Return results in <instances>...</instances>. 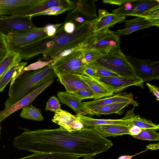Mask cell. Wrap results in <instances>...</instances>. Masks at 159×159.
Wrapping results in <instances>:
<instances>
[{
	"mask_svg": "<svg viewBox=\"0 0 159 159\" xmlns=\"http://www.w3.org/2000/svg\"><path fill=\"white\" fill-rule=\"evenodd\" d=\"M157 6H159V0H138L135 7L128 16L141 17L150 10Z\"/></svg>",
	"mask_w": 159,
	"mask_h": 159,
	"instance_id": "25",
	"label": "cell"
},
{
	"mask_svg": "<svg viewBox=\"0 0 159 159\" xmlns=\"http://www.w3.org/2000/svg\"><path fill=\"white\" fill-rule=\"evenodd\" d=\"M61 104L58 98L53 96L48 101L45 110L55 112L61 109Z\"/></svg>",
	"mask_w": 159,
	"mask_h": 159,
	"instance_id": "38",
	"label": "cell"
},
{
	"mask_svg": "<svg viewBox=\"0 0 159 159\" xmlns=\"http://www.w3.org/2000/svg\"><path fill=\"white\" fill-rule=\"evenodd\" d=\"M120 48L119 36L107 29L93 33L84 49H94L106 53Z\"/></svg>",
	"mask_w": 159,
	"mask_h": 159,
	"instance_id": "6",
	"label": "cell"
},
{
	"mask_svg": "<svg viewBox=\"0 0 159 159\" xmlns=\"http://www.w3.org/2000/svg\"><path fill=\"white\" fill-rule=\"evenodd\" d=\"M30 16H0V33L6 36L29 31L36 28Z\"/></svg>",
	"mask_w": 159,
	"mask_h": 159,
	"instance_id": "8",
	"label": "cell"
},
{
	"mask_svg": "<svg viewBox=\"0 0 159 159\" xmlns=\"http://www.w3.org/2000/svg\"><path fill=\"white\" fill-rule=\"evenodd\" d=\"M75 7L74 1H70L69 3L63 6H57L50 7L41 12L34 15L33 17L43 15H57L69 10H72Z\"/></svg>",
	"mask_w": 159,
	"mask_h": 159,
	"instance_id": "28",
	"label": "cell"
},
{
	"mask_svg": "<svg viewBox=\"0 0 159 159\" xmlns=\"http://www.w3.org/2000/svg\"><path fill=\"white\" fill-rule=\"evenodd\" d=\"M57 95L61 102L70 107L77 114L83 115L82 100L66 92H58Z\"/></svg>",
	"mask_w": 159,
	"mask_h": 159,
	"instance_id": "22",
	"label": "cell"
},
{
	"mask_svg": "<svg viewBox=\"0 0 159 159\" xmlns=\"http://www.w3.org/2000/svg\"><path fill=\"white\" fill-rule=\"evenodd\" d=\"M89 66L93 67L95 69L96 74L95 78L119 76L115 73L102 67L96 66Z\"/></svg>",
	"mask_w": 159,
	"mask_h": 159,
	"instance_id": "37",
	"label": "cell"
},
{
	"mask_svg": "<svg viewBox=\"0 0 159 159\" xmlns=\"http://www.w3.org/2000/svg\"><path fill=\"white\" fill-rule=\"evenodd\" d=\"M130 127L129 126L110 125H97L93 127L101 135L106 138L129 135Z\"/></svg>",
	"mask_w": 159,
	"mask_h": 159,
	"instance_id": "19",
	"label": "cell"
},
{
	"mask_svg": "<svg viewBox=\"0 0 159 159\" xmlns=\"http://www.w3.org/2000/svg\"><path fill=\"white\" fill-rule=\"evenodd\" d=\"M98 12V16L97 17L93 33L112 27L115 24L123 22L125 19V16L111 14L105 10L100 9Z\"/></svg>",
	"mask_w": 159,
	"mask_h": 159,
	"instance_id": "16",
	"label": "cell"
},
{
	"mask_svg": "<svg viewBox=\"0 0 159 159\" xmlns=\"http://www.w3.org/2000/svg\"><path fill=\"white\" fill-rule=\"evenodd\" d=\"M125 28L113 32L120 36L129 34L134 32L141 29L156 26L155 24L149 20L144 17H138L134 19L125 21Z\"/></svg>",
	"mask_w": 159,
	"mask_h": 159,
	"instance_id": "18",
	"label": "cell"
},
{
	"mask_svg": "<svg viewBox=\"0 0 159 159\" xmlns=\"http://www.w3.org/2000/svg\"><path fill=\"white\" fill-rule=\"evenodd\" d=\"M95 0H80L74 1L75 7L78 11L89 20L97 16Z\"/></svg>",
	"mask_w": 159,
	"mask_h": 159,
	"instance_id": "21",
	"label": "cell"
},
{
	"mask_svg": "<svg viewBox=\"0 0 159 159\" xmlns=\"http://www.w3.org/2000/svg\"><path fill=\"white\" fill-rule=\"evenodd\" d=\"M80 156L56 153L34 152L30 155L18 159H79Z\"/></svg>",
	"mask_w": 159,
	"mask_h": 159,
	"instance_id": "26",
	"label": "cell"
},
{
	"mask_svg": "<svg viewBox=\"0 0 159 159\" xmlns=\"http://www.w3.org/2000/svg\"><path fill=\"white\" fill-rule=\"evenodd\" d=\"M80 76L92 91L94 100L113 95L112 87L97 79L85 75Z\"/></svg>",
	"mask_w": 159,
	"mask_h": 159,
	"instance_id": "15",
	"label": "cell"
},
{
	"mask_svg": "<svg viewBox=\"0 0 159 159\" xmlns=\"http://www.w3.org/2000/svg\"><path fill=\"white\" fill-rule=\"evenodd\" d=\"M85 75L95 78L96 76V74L95 69L93 67L88 65L85 71Z\"/></svg>",
	"mask_w": 159,
	"mask_h": 159,
	"instance_id": "44",
	"label": "cell"
},
{
	"mask_svg": "<svg viewBox=\"0 0 159 159\" xmlns=\"http://www.w3.org/2000/svg\"><path fill=\"white\" fill-rule=\"evenodd\" d=\"M77 119L76 115H73L61 109L55 112L52 121L70 131V125L72 122Z\"/></svg>",
	"mask_w": 159,
	"mask_h": 159,
	"instance_id": "24",
	"label": "cell"
},
{
	"mask_svg": "<svg viewBox=\"0 0 159 159\" xmlns=\"http://www.w3.org/2000/svg\"><path fill=\"white\" fill-rule=\"evenodd\" d=\"M20 115L23 118L35 121H41L43 120L40 110L31 104L23 108Z\"/></svg>",
	"mask_w": 159,
	"mask_h": 159,
	"instance_id": "29",
	"label": "cell"
},
{
	"mask_svg": "<svg viewBox=\"0 0 159 159\" xmlns=\"http://www.w3.org/2000/svg\"><path fill=\"white\" fill-rule=\"evenodd\" d=\"M52 79L43 84L8 108L0 111V123L14 112L29 105L36 98L53 82Z\"/></svg>",
	"mask_w": 159,
	"mask_h": 159,
	"instance_id": "11",
	"label": "cell"
},
{
	"mask_svg": "<svg viewBox=\"0 0 159 159\" xmlns=\"http://www.w3.org/2000/svg\"><path fill=\"white\" fill-rule=\"evenodd\" d=\"M134 108L129 110L125 116L119 119H99L92 118L80 114L76 116L78 119L86 127H92L94 126L103 125H120L130 126Z\"/></svg>",
	"mask_w": 159,
	"mask_h": 159,
	"instance_id": "12",
	"label": "cell"
},
{
	"mask_svg": "<svg viewBox=\"0 0 159 159\" xmlns=\"http://www.w3.org/2000/svg\"><path fill=\"white\" fill-rule=\"evenodd\" d=\"M70 2L69 0H48L47 2L33 9L27 13L25 16L32 17L35 14L41 12L50 7L57 6H63Z\"/></svg>",
	"mask_w": 159,
	"mask_h": 159,
	"instance_id": "30",
	"label": "cell"
},
{
	"mask_svg": "<svg viewBox=\"0 0 159 159\" xmlns=\"http://www.w3.org/2000/svg\"><path fill=\"white\" fill-rule=\"evenodd\" d=\"M48 0H0V16H23Z\"/></svg>",
	"mask_w": 159,
	"mask_h": 159,
	"instance_id": "7",
	"label": "cell"
},
{
	"mask_svg": "<svg viewBox=\"0 0 159 159\" xmlns=\"http://www.w3.org/2000/svg\"><path fill=\"white\" fill-rule=\"evenodd\" d=\"M83 157V159H95L93 156H86Z\"/></svg>",
	"mask_w": 159,
	"mask_h": 159,
	"instance_id": "48",
	"label": "cell"
},
{
	"mask_svg": "<svg viewBox=\"0 0 159 159\" xmlns=\"http://www.w3.org/2000/svg\"><path fill=\"white\" fill-rule=\"evenodd\" d=\"M132 104L130 102H123L111 104L99 107L88 111L86 115L90 116L101 114L108 115L118 114L120 115L124 109L127 106Z\"/></svg>",
	"mask_w": 159,
	"mask_h": 159,
	"instance_id": "20",
	"label": "cell"
},
{
	"mask_svg": "<svg viewBox=\"0 0 159 159\" xmlns=\"http://www.w3.org/2000/svg\"><path fill=\"white\" fill-rule=\"evenodd\" d=\"M43 68L25 71L11 80L9 97L4 103L6 109L47 82L57 77L53 66L57 60Z\"/></svg>",
	"mask_w": 159,
	"mask_h": 159,
	"instance_id": "3",
	"label": "cell"
},
{
	"mask_svg": "<svg viewBox=\"0 0 159 159\" xmlns=\"http://www.w3.org/2000/svg\"><path fill=\"white\" fill-rule=\"evenodd\" d=\"M88 65L83 49H80L57 60L53 69L57 76L68 74L82 76L85 75V71Z\"/></svg>",
	"mask_w": 159,
	"mask_h": 159,
	"instance_id": "5",
	"label": "cell"
},
{
	"mask_svg": "<svg viewBox=\"0 0 159 159\" xmlns=\"http://www.w3.org/2000/svg\"><path fill=\"white\" fill-rule=\"evenodd\" d=\"M142 129L136 125L130 126L129 130V135L132 137L139 135L141 132Z\"/></svg>",
	"mask_w": 159,
	"mask_h": 159,
	"instance_id": "43",
	"label": "cell"
},
{
	"mask_svg": "<svg viewBox=\"0 0 159 159\" xmlns=\"http://www.w3.org/2000/svg\"><path fill=\"white\" fill-rule=\"evenodd\" d=\"M62 24H48L45 25L44 27L48 36L51 37L54 35Z\"/></svg>",
	"mask_w": 159,
	"mask_h": 159,
	"instance_id": "40",
	"label": "cell"
},
{
	"mask_svg": "<svg viewBox=\"0 0 159 159\" xmlns=\"http://www.w3.org/2000/svg\"><path fill=\"white\" fill-rule=\"evenodd\" d=\"M55 60L51 59L47 61H43L39 60V61L33 63L25 67L23 71L36 70L43 68L53 62Z\"/></svg>",
	"mask_w": 159,
	"mask_h": 159,
	"instance_id": "35",
	"label": "cell"
},
{
	"mask_svg": "<svg viewBox=\"0 0 159 159\" xmlns=\"http://www.w3.org/2000/svg\"><path fill=\"white\" fill-rule=\"evenodd\" d=\"M137 76L144 82L159 79V61L143 60L125 55Z\"/></svg>",
	"mask_w": 159,
	"mask_h": 159,
	"instance_id": "10",
	"label": "cell"
},
{
	"mask_svg": "<svg viewBox=\"0 0 159 159\" xmlns=\"http://www.w3.org/2000/svg\"><path fill=\"white\" fill-rule=\"evenodd\" d=\"M129 0H103V2L106 3L121 6L128 2Z\"/></svg>",
	"mask_w": 159,
	"mask_h": 159,
	"instance_id": "45",
	"label": "cell"
},
{
	"mask_svg": "<svg viewBox=\"0 0 159 159\" xmlns=\"http://www.w3.org/2000/svg\"><path fill=\"white\" fill-rule=\"evenodd\" d=\"M82 100L84 99L93 98L92 92L86 89H82L70 93Z\"/></svg>",
	"mask_w": 159,
	"mask_h": 159,
	"instance_id": "39",
	"label": "cell"
},
{
	"mask_svg": "<svg viewBox=\"0 0 159 159\" xmlns=\"http://www.w3.org/2000/svg\"><path fill=\"white\" fill-rule=\"evenodd\" d=\"M57 77L61 84L65 87L66 92L68 93H71L82 89L87 90L93 92L80 75L68 74Z\"/></svg>",
	"mask_w": 159,
	"mask_h": 159,
	"instance_id": "17",
	"label": "cell"
},
{
	"mask_svg": "<svg viewBox=\"0 0 159 159\" xmlns=\"http://www.w3.org/2000/svg\"><path fill=\"white\" fill-rule=\"evenodd\" d=\"M138 0H129L119 7L113 10L112 13L120 16H128L135 7Z\"/></svg>",
	"mask_w": 159,
	"mask_h": 159,
	"instance_id": "32",
	"label": "cell"
},
{
	"mask_svg": "<svg viewBox=\"0 0 159 159\" xmlns=\"http://www.w3.org/2000/svg\"><path fill=\"white\" fill-rule=\"evenodd\" d=\"M147 148L148 149L152 150L158 149L159 148V143L150 144L147 146Z\"/></svg>",
	"mask_w": 159,
	"mask_h": 159,
	"instance_id": "47",
	"label": "cell"
},
{
	"mask_svg": "<svg viewBox=\"0 0 159 159\" xmlns=\"http://www.w3.org/2000/svg\"><path fill=\"white\" fill-rule=\"evenodd\" d=\"M27 62H19L11 67L0 77V92H2L12 78L23 72V70Z\"/></svg>",
	"mask_w": 159,
	"mask_h": 159,
	"instance_id": "23",
	"label": "cell"
},
{
	"mask_svg": "<svg viewBox=\"0 0 159 159\" xmlns=\"http://www.w3.org/2000/svg\"><path fill=\"white\" fill-rule=\"evenodd\" d=\"M97 18L76 26L72 33H66L63 24L55 35L48 37L24 46L16 51L20 58L28 60L42 54L41 59H53L62 51L70 48L84 49L87 46L89 38L93 33Z\"/></svg>",
	"mask_w": 159,
	"mask_h": 159,
	"instance_id": "2",
	"label": "cell"
},
{
	"mask_svg": "<svg viewBox=\"0 0 159 159\" xmlns=\"http://www.w3.org/2000/svg\"><path fill=\"white\" fill-rule=\"evenodd\" d=\"M96 78L112 87L114 93L120 92L131 86H138L142 88H143V81L140 79L130 78L120 76L101 77Z\"/></svg>",
	"mask_w": 159,
	"mask_h": 159,
	"instance_id": "13",
	"label": "cell"
},
{
	"mask_svg": "<svg viewBox=\"0 0 159 159\" xmlns=\"http://www.w3.org/2000/svg\"><path fill=\"white\" fill-rule=\"evenodd\" d=\"M21 60L17 52L10 51L5 58L0 62V77L13 66Z\"/></svg>",
	"mask_w": 159,
	"mask_h": 159,
	"instance_id": "27",
	"label": "cell"
},
{
	"mask_svg": "<svg viewBox=\"0 0 159 159\" xmlns=\"http://www.w3.org/2000/svg\"><path fill=\"white\" fill-rule=\"evenodd\" d=\"M1 128L0 126V135H1Z\"/></svg>",
	"mask_w": 159,
	"mask_h": 159,
	"instance_id": "49",
	"label": "cell"
},
{
	"mask_svg": "<svg viewBox=\"0 0 159 159\" xmlns=\"http://www.w3.org/2000/svg\"><path fill=\"white\" fill-rule=\"evenodd\" d=\"M6 36L0 33V62L5 58L10 52Z\"/></svg>",
	"mask_w": 159,
	"mask_h": 159,
	"instance_id": "36",
	"label": "cell"
},
{
	"mask_svg": "<svg viewBox=\"0 0 159 159\" xmlns=\"http://www.w3.org/2000/svg\"><path fill=\"white\" fill-rule=\"evenodd\" d=\"M48 37L44 28H37L18 34H8L6 36L9 51L16 52L22 48Z\"/></svg>",
	"mask_w": 159,
	"mask_h": 159,
	"instance_id": "9",
	"label": "cell"
},
{
	"mask_svg": "<svg viewBox=\"0 0 159 159\" xmlns=\"http://www.w3.org/2000/svg\"><path fill=\"white\" fill-rule=\"evenodd\" d=\"M137 126L141 129H159V125L153 123L151 120L141 117L139 115L134 116L132 118L130 126Z\"/></svg>",
	"mask_w": 159,
	"mask_h": 159,
	"instance_id": "31",
	"label": "cell"
},
{
	"mask_svg": "<svg viewBox=\"0 0 159 159\" xmlns=\"http://www.w3.org/2000/svg\"><path fill=\"white\" fill-rule=\"evenodd\" d=\"M84 58L88 64L99 58L105 53L103 52L91 49H83Z\"/></svg>",
	"mask_w": 159,
	"mask_h": 159,
	"instance_id": "34",
	"label": "cell"
},
{
	"mask_svg": "<svg viewBox=\"0 0 159 159\" xmlns=\"http://www.w3.org/2000/svg\"><path fill=\"white\" fill-rule=\"evenodd\" d=\"M148 149L147 148L143 150L142 151L139 152L135 154L132 155H124L120 156L117 159H132V158L134 156L138 155L140 154L141 153H142L145 152H146L147 150H148Z\"/></svg>",
	"mask_w": 159,
	"mask_h": 159,
	"instance_id": "46",
	"label": "cell"
},
{
	"mask_svg": "<svg viewBox=\"0 0 159 159\" xmlns=\"http://www.w3.org/2000/svg\"><path fill=\"white\" fill-rule=\"evenodd\" d=\"M24 130L14 138L13 145L20 150L30 152L94 157L106 152L113 145L93 127L72 131L60 126L53 129Z\"/></svg>",
	"mask_w": 159,
	"mask_h": 159,
	"instance_id": "1",
	"label": "cell"
},
{
	"mask_svg": "<svg viewBox=\"0 0 159 159\" xmlns=\"http://www.w3.org/2000/svg\"><path fill=\"white\" fill-rule=\"evenodd\" d=\"M88 65L102 67L115 73L120 76L139 79L120 48L111 50Z\"/></svg>",
	"mask_w": 159,
	"mask_h": 159,
	"instance_id": "4",
	"label": "cell"
},
{
	"mask_svg": "<svg viewBox=\"0 0 159 159\" xmlns=\"http://www.w3.org/2000/svg\"><path fill=\"white\" fill-rule=\"evenodd\" d=\"M157 129H142L140 133L133 137L140 140L152 141H159V133Z\"/></svg>",
	"mask_w": 159,
	"mask_h": 159,
	"instance_id": "33",
	"label": "cell"
},
{
	"mask_svg": "<svg viewBox=\"0 0 159 159\" xmlns=\"http://www.w3.org/2000/svg\"><path fill=\"white\" fill-rule=\"evenodd\" d=\"M63 24L64 29L66 33L71 34L75 31L76 26L74 23L70 21H64Z\"/></svg>",
	"mask_w": 159,
	"mask_h": 159,
	"instance_id": "41",
	"label": "cell"
},
{
	"mask_svg": "<svg viewBox=\"0 0 159 159\" xmlns=\"http://www.w3.org/2000/svg\"><path fill=\"white\" fill-rule=\"evenodd\" d=\"M146 85L148 88L150 92L156 97V100L159 101V88L155 85H151L147 83Z\"/></svg>",
	"mask_w": 159,
	"mask_h": 159,
	"instance_id": "42",
	"label": "cell"
},
{
	"mask_svg": "<svg viewBox=\"0 0 159 159\" xmlns=\"http://www.w3.org/2000/svg\"><path fill=\"white\" fill-rule=\"evenodd\" d=\"M130 102L134 103L131 95L127 94H117L113 96L94 100L82 102L83 110V115H86L87 112L98 107L113 103Z\"/></svg>",
	"mask_w": 159,
	"mask_h": 159,
	"instance_id": "14",
	"label": "cell"
}]
</instances>
